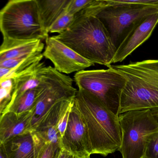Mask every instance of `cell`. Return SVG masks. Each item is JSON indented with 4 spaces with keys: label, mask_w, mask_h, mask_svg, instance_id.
Listing matches in <instances>:
<instances>
[{
    "label": "cell",
    "mask_w": 158,
    "mask_h": 158,
    "mask_svg": "<svg viewBox=\"0 0 158 158\" xmlns=\"http://www.w3.org/2000/svg\"><path fill=\"white\" fill-rule=\"evenodd\" d=\"M75 16L67 30L53 37L88 61L109 67L116 48L105 25L94 15L79 13Z\"/></svg>",
    "instance_id": "obj_1"
},
{
    "label": "cell",
    "mask_w": 158,
    "mask_h": 158,
    "mask_svg": "<svg viewBox=\"0 0 158 158\" xmlns=\"http://www.w3.org/2000/svg\"><path fill=\"white\" fill-rule=\"evenodd\" d=\"M74 102L86 126L93 155L106 156L118 150L121 143L118 116L84 90H78Z\"/></svg>",
    "instance_id": "obj_2"
},
{
    "label": "cell",
    "mask_w": 158,
    "mask_h": 158,
    "mask_svg": "<svg viewBox=\"0 0 158 158\" xmlns=\"http://www.w3.org/2000/svg\"><path fill=\"white\" fill-rule=\"evenodd\" d=\"M110 66L126 79L119 115L132 110H158V59Z\"/></svg>",
    "instance_id": "obj_3"
},
{
    "label": "cell",
    "mask_w": 158,
    "mask_h": 158,
    "mask_svg": "<svg viewBox=\"0 0 158 158\" xmlns=\"http://www.w3.org/2000/svg\"><path fill=\"white\" fill-rule=\"evenodd\" d=\"M3 40L26 41L46 40L37 0H11L0 10Z\"/></svg>",
    "instance_id": "obj_4"
},
{
    "label": "cell",
    "mask_w": 158,
    "mask_h": 158,
    "mask_svg": "<svg viewBox=\"0 0 158 158\" xmlns=\"http://www.w3.org/2000/svg\"><path fill=\"white\" fill-rule=\"evenodd\" d=\"M122 158H142L149 135L158 130V119L150 109L132 110L120 114Z\"/></svg>",
    "instance_id": "obj_5"
},
{
    "label": "cell",
    "mask_w": 158,
    "mask_h": 158,
    "mask_svg": "<svg viewBox=\"0 0 158 158\" xmlns=\"http://www.w3.org/2000/svg\"><path fill=\"white\" fill-rule=\"evenodd\" d=\"M74 78L78 89L91 93L119 116L121 94L126 84L121 74L110 66L107 69L78 71Z\"/></svg>",
    "instance_id": "obj_6"
},
{
    "label": "cell",
    "mask_w": 158,
    "mask_h": 158,
    "mask_svg": "<svg viewBox=\"0 0 158 158\" xmlns=\"http://www.w3.org/2000/svg\"><path fill=\"white\" fill-rule=\"evenodd\" d=\"M106 1V5L96 16L105 25L116 50L136 22L158 11L156 6L126 3L123 0Z\"/></svg>",
    "instance_id": "obj_7"
},
{
    "label": "cell",
    "mask_w": 158,
    "mask_h": 158,
    "mask_svg": "<svg viewBox=\"0 0 158 158\" xmlns=\"http://www.w3.org/2000/svg\"><path fill=\"white\" fill-rule=\"evenodd\" d=\"M73 82L69 76L59 72L51 66L47 67L43 81V91L32 110L31 132L56 103L75 97L78 90L73 86Z\"/></svg>",
    "instance_id": "obj_8"
},
{
    "label": "cell",
    "mask_w": 158,
    "mask_h": 158,
    "mask_svg": "<svg viewBox=\"0 0 158 158\" xmlns=\"http://www.w3.org/2000/svg\"><path fill=\"white\" fill-rule=\"evenodd\" d=\"M61 147L76 158H85L93 155L86 126L74 101L66 129L61 139Z\"/></svg>",
    "instance_id": "obj_9"
},
{
    "label": "cell",
    "mask_w": 158,
    "mask_h": 158,
    "mask_svg": "<svg viewBox=\"0 0 158 158\" xmlns=\"http://www.w3.org/2000/svg\"><path fill=\"white\" fill-rule=\"evenodd\" d=\"M45 43L44 57L52 61L54 68L61 73L69 74L94 66L53 36L48 37Z\"/></svg>",
    "instance_id": "obj_10"
},
{
    "label": "cell",
    "mask_w": 158,
    "mask_h": 158,
    "mask_svg": "<svg viewBox=\"0 0 158 158\" xmlns=\"http://www.w3.org/2000/svg\"><path fill=\"white\" fill-rule=\"evenodd\" d=\"M158 23V11L136 22L118 46L111 63L122 62L142 45L150 37Z\"/></svg>",
    "instance_id": "obj_11"
},
{
    "label": "cell",
    "mask_w": 158,
    "mask_h": 158,
    "mask_svg": "<svg viewBox=\"0 0 158 158\" xmlns=\"http://www.w3.org/2000/svg\"><path fill=\"white\" fill-rule=\"evenodd\" d=\"M73 100L74 98L62 100L56 103L43 117L32 132L43 141L56 144L61 147L62 137L58 131V123L63 113L73 105Z\"/></svg>",
    "instance_id": "obj_12"
},
{
    "label": "cell",
    "mask_w": 158,
    "mask_h": 158,
    "mask_svg": "<svg viewBox=\"0 0 158 158\" xmlns=\"http://www.w3.org/2000/svg\"><path fill=\"white\" fill-rule=\"evenodd\" d=\"M32 111L16 114L6 111L0 115V143L6 144L15 138L31 133Z\"/></svg>",
    "instance_id": "obj_13"
},
{
    "label": "cell",
    "mask_w": 158,
    "mask_h": 158,
    "mask_svg": "<svg viewBox=\"0 0 158 158\" xmlns=\"http://www.w3.org/2000/svg\"><path fill=\"white\" fill-rule=\"evenodd\" d=\"M46 69L47 67L40 61L34 63L21 72L15 74L14 79L15 87L13 102L16 97L27 91L40 86L44 79Z\"/></svg>",
    "instance_id": "obj_14"
},
{
    "label": "cell",
    "mask_w": 158,
    "mask_h": 158,
    "mask_svg": "<svg viewBox=\"0 0 158 158\" xmlns=\"http://www.w3.org/2000/svg\"><path fill=\"white\" fill-rule=\"evenodd\" d=\"M44 48V43L40 40L20 42L3 40L0 46V62L29 55L42 53Z\"/></svg>",
    "instance_id": "obj_15"
},
{
    "label": "cell",
    "mask_w": 158,
    "mask_h": 158,
    "mask_svg": "<svg viewBox=\"0 0 158 158\" xmlns=\"http://www.w3.org/2000/svg\"><path fill=\"white\" fill-rule=\"evenodd\" d=\"M70 0H37L43 29L48 36L49 28L65 11Z\"/></svg>",
    "instance_id": "obj_16"
},
{
    "label": "cell",
    "mask_w": 158,
    "mask_h": 158,
    "mask_svg": "<svg viewBox=\"0 0 158 158\" xmlns=\"http://www.w3.org/2000/svg\"><path fill=\"white\" fill-rule=\"evenodd\" d=\"M5 145L8 158L34 157V143L31 133L15 138Z\"/></svg>",
    "instance_id": "obj_17"
},
{
    "label": "cell",
    "mask_w": 158,
    "mask_h": 158,
    "mask_svg": "<svg viewBox=\"0 0 158 158\" xmlns=\"http://www.w3.org/2000/svg\"><path fill=\"white\" fill-rule=\"evenodd\" d=\"M43 89V81L41 85L38 88L27 91L16 97L6 111H11L19 114L32 111Z\"/></svg>",
    "instance_id": "obj_18"
},
{
    "label": "cell",
    "mask_w": 158,
    "mask_h": 158,
    "mask_svg": "<svg viewBox=\"0 0 158 158\" xmlns=\"http://www.w3.org/2000/svg\"><path fill=\"white\" fill-rule=\"evenodd\" d=\"M34 143L33 158H57L61 148L56 144L43 141L34 133H31Z\"/></svg>",
    "instance_id": "obj_19"
},
{
    "label": "cell",
    "mask_w": 158,
    "mask_h": 158,
    "mask_svg": "<svg viewBox=\"0 0 158 158\" xmlns=\"http://www.w3.org/2000/svg\"><path fill=\"white\" fill-rule=\"evenodd\" d=\"M14 76L0 81V115L6 111L13 102L15 87Z\"/></svg>",
    "instance_id": "obj_20"
},
{
    "label": "cell",
    "mask_w": 158,
    "mask_h": 158,
    "mask_svg": "<svg viewBox=\"0 0 158 158\" xmlns=\"http://www.w3.org/2000/svg\"><path fill=\"white\" fill-rule=\"evenodd\" d=\"M76 19L75 15L69 14L65 11L53 23L49 28V33H63L67 30Z\"/></svg>",
    "instance_id": "obj_21"
},
{
    "label": "cell",
    "mask_w": 158,
    "mask_h": 158,
    "mask_svg": "<svg viewBox=\"0 0 158 158\" xmlns=\"http://www.w3.org/2000/svg\"><path fill=\"white\" fill-rule=\"evenodd\" d=\"M142 158H158V130L148 137Z\"/></svg>",
    "instance_id": "obj_22"
},
{
    "label": "cell",
    "mask_w": 158,
    "mask_h": 158,
    "mask_svg": "<svg viewBox=\"0 0 158 158\" xmlns=\"http://www.w3.org/2000/svg\"><path fill=\"white\" fill-rule=\"evenodd\" d=\"M94 0H70L65 9V12L76 15L88 7Z\"/></svg>",
    "instance_id": "obj_23"
},
{
    "label": "cell",
    "mask_w": 158,
    "mask_h": 158,
    "mask_svg": "<svg viewBox=\"0 0 158 158\" xmlns=\"http://www.w3.org/2000/svg\"><path fill=\"white\" fill-rule=\"evenodd\" d=\"M74 101V100H73ZM73 105L69 108L61 116L58 123V129L59 133L61 135V137H63L66 129L67 126L69 118V114H70V110L72 108Z\"/></svg>",
    "instance_id": "obj_24"
},
{
    "label": "cell",
    "mask_w": 158,
    "mask_h": 158,
    "mask_svg": "<svg viewBox=\"0 0 158 158\" xmlns=\"http://www.w3.org/2000/svg\"><path fill=\"white\" fill-rule=\"evenodd\" d=\"M19 73L16 70L9 69L0 67V81L14 76L15 74Z\"/></svg>",
    "instance_id": "obj_25"
},
{
    "label": "cell",
    "mask_w": 158,
    "mask_h": 158,
    "mask_svg": "<svg viewBox=\"0 0 158 158\" xmlns=\"http://www.w3.org/2000/svg\"><path fill=\"white\" fill-rule=\"evenodd\" d=\"M57 158H75V157L65 150L61 149L59 152Z\"/></svg>",
    "instance_id": "obj_26"
},
{
    "label": "cell",
    "mask_w": 158,
    "mask_h": 158,
    "mask_svg": "<svg viewBox=\"0 0 158 158\" xmlns=\"http://www.w3.org/2000/svg\"><path fill=\"white\" fill-rule=\"evenodd\" d=\"M0 158H8L5 145L0 143Z\"/></svg>",
    "instance_id": "obj_27"
},
{
    "label": "cell",
    "mask_w": 158,
    "mask_h": 158,
    "mask_svg": "<svg viewBox=\"0 0 158 158\" xmlns=\"http://www.w3.org/2000/svg\"><path fill=\"white\" fill-rule=\"evenodd\" d=\"M152 113L154 114V116L157 118H158V110H151Z\"/></svg>",
    "instance_id": "obj_28"
},
{
    "label": "cell",
    "mask_w": 158,
    "mask_h": 158,
    "mask_svg": "<svg viewBox=\"0 0 158 158\" xmlns=\"http://www.w3.org/2000/svg\"><path fill=\"white\" fill-rule=\"evenodd\" d=\"M75 158H78L75 157ZM83 158H90V156H88V157H86Z\"/></svg>",
    "instance_id": "obj_29"
},
{
    "label": "cell",
    "mask_w": 158,
    "mask_h": 158,
    "mask_svg": "<svg viewBox=\"0 0 158 158\" xmlns=\"http://www.w3.org/2000/svg\"><path fill=\"white\" fill-rule=\"evenodd\" d=\"M157 119H158V118H157Z\"/></svg>",
    "instance_id": "obj_30"
}]
</instances>
